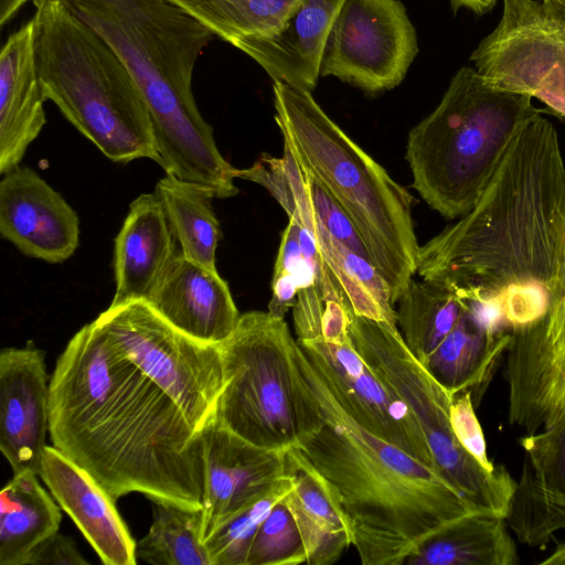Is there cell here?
Returning a JSON list of instances; mask_svg holds the SVG:
<instances>
[{"label": "cell", "mask_w": 565, "mask_h": 565, "mask_svg": "<svg viewBox=\"0 0 565 565\" xmlns=\"http://www.w3.org/2000/svg\"><path fill=\"white\" fill-rule=\"evenodd\" d=\"M49 434L115 501L140 492L202 508V433L95 320L56 361Z\"/></svg>", "instance_id": "obj_1"}, {"label": "cell", "mask_w": 565, "mask_h": 565, "mask_svg": "<svg viewBox=\"0 0 565 565\" xmlns=\"http://www.w3.org/2000/svg\"><path fill=\"white\" fill-rule=\"evenodd\" d=\"M296 365L323 422L297 447L334 490L364 565H404L428 534L475 511L441 476L355 422L300 348Z\"/></svg>", "instance_id": "obj_2"}, {"label": "cell", "mask_w": 565, "mask_h": 565, "mask_svg": "<svg viewBox=\"0 0 565 565\" xmlns=\"http://www.w3.org/2000/svg\"><path fill=\"white\" fill-rule=\"evenodd\" d=\"M121 60L138 86L167 174L238 193L235 168L218 151L192 92L194 66L215 34L169 0H61Z\"/></svg>", "instance_id": "obj_3"}, {"label": "cell", "mask_w": 565, "mask_h": 565, "mask_svg": "<svg viewBox=\"0 0 565 565\" xmlns=\"http://www.w3.org/2000/svg\"><path fill=\"white\" fill-rule=\"evenodd\" d=\"M273 93L284 146L350 217L394 306L417 273L413 195L323 111L311 92L274 81Z\"/></svg>", "instance_id": "obj_4"}, {"label": "cell", "mask_w": 565, "mask_h": 565, "mask_svg": "<svg viewBox=\"0 0 565 565\" xmlns=\"http://www.w3.org/2000/svg\"><path fill=\"white\" fill-rule=\"evenodd\" d=\"M46 100L114 162L160 157L146 102L118 55L61 0H32Z\"/></svg>", "instance_id": "obj_5"}, {"label": "cell", "mask_w": 565, "mask_h": 565, "mask_svg": "<svg viewBox=\"0 0 565 565\" xmlns=\"http://www.w3.org/2000/svg\"><path fill=\"white\" fill-rule=\"evenodd\" d=\"M539 114L531 96L498 88L475 68L460 67L438 106L408 134L412 186L443 217H461L479 200L512 138Z\"/></svg>", "instance_id": "obj_6"}, {"label": "cell", "mask_w": 565, "mask_h": 565, "mask_svg": "<svg viewBox=\"0 0 565 565\" xmlns=\"http://www.w3.org/2000/svg\"><path fill=\"white\" fill-rule=\"evenodd\" d=\"M296 339L284 318L268 311L241 315L221 344L224 385L214 419L270 449L287 450L317 430L323 417L295 359Z\"/></svg>", "instance_id": "obj_7"}, {"label": "cell", "mask_w": 565, "mask_h": 565, "mask_svg": "<svg viewBox=\"0 0 565 565\" xmlns=\"http://www.w3.org/2000/svg\"><path fill=\"white\" fill-rule=\"evenodd\" d=\"M348 333L369 367L415 415L441 478L473 509L507 516L518 481L504 466L483 468L457 440L449 419L452 396L414 358L398 328L352 312Z\"/></svg>", "instance_id": "obj_8"}, {"label": "cell", "mask_w": 565, "mask_h": 565, "mask_svg": "<svg viewBox=\"0 0 565 565\" xmlns=\"http://www.w3.org/2000/svg\"><path fill=\"white\" fill-rule=\"evenodd\" d=\"M95 321L202 433L224 385L220 347L180 332L145 300L109 306Z\"/></svg>", "instance_id": "obj_9"}, {"label": "cell", "mask_w": 565, "mask_h": 565, "mask_svg": "<svg viewBox=\"0 0 565 565\" xmlns=\"http://www.w3.org/2000/svg\"><path fill=\"white\" fill-rule=\"evenodd\" d=\"M493 86L541 100L565 119V11L541 0H503L495 29L470 55Z\"/></svg>", "instance_id": "obj_10"}, {"label": "cell", "mask_w": 565, "mask_h": 565, "mask_svg": "<svg viewBox=\"0 0 565 565\" xmlns=\"http://www.w3.org/2000/svg\"><path fill=\"white\" fill-rule=\"evenodd\" d=\"M417 53L416 30L399 0H344L326 41L320 77L376 95L404 81Z\"/></svg>", "instance_id": "obj_11"}, {"label": "cell", "mask_w": 565, "mask_h": 565, "mask_svg": "<svg viewBox=\"0 0 565 565\" xmlns=\"http://www.w3.org/2000/svg\"><path fill=\"white\" fill-rule=\"evenodd\" d=\"M234 175L264 186L289 218L308 230L355 315L397 327L385 280L372 260L335 238L317 217L306 191L303 170L287 147L280 158L264 152L249 168L236 169Z\"/></svg>", "instance_id": "obj_12"}, {"label": "cell", "mask_w": 565, "mask_h": 565, "mask_svg": "<svg viewBox=\"0 0 565 565\" xmlns=\"http://www.w3.org/2000/svg\"><path fill=\"white\" fill-rule=\"evenodd\" d=\"M508 420L526 434L565 420V284L542 319L510 331Z\"/></svg>", "instance_id": "obj_13"}, {"label": "cell", "mask_w": 565, "mask_h": 565, "mask_svg": "<svg viewBox=\"0 0 565 565\" xmlns=\"http://www.w3.org/2000/svg\"><path fill=\"white\" fill-rule=\"evenodd\" d=\"M341 406L363 428L435 470L430 448L411 408L379 379L350 338L296 339Z\"/></svg>", "instance_id": "obj_14"}, {"label": "cell", "mask_w": 565, "mask_h": 565, "mask_svg": "<svg viewBox=\"0 0 565 565\" xmlns=\"http://www.w3.org/2000/svg\"><path fill=\"white\" fill-rule=\"evenodd\" d=\"M201 540L265 497L286 476V451L250 444L212 419L202 430Z\"/></svg>", "instance_id": "obj_15"}, {"label": "cell", "mask_w": 565, "mask_h": 565, "mask_svg": "<svg viewBox=\"0 0 565 565\" xmlns=\"http://www.w3.org/2000/svg\"><path fill=\"white\" fill-rule=\"evenodd\" d=\"M0 233L24 255L57 264L78 247L79 218L33 169L18 166L0 182Z\"/></svg>", "instance_id": "obj_16"}, {"label": "cell", "mask_w": 565, "mask_h": 565, "mask_svg": "<svg viewBox=\"0 0 565 565\" xmlns=\"http://www.w3.org/2000/svg\"><path fill=\"white\" fill-rule=\"evenodd\" d=\"M50 380L34 347L0 352V449L13 475H39L50 427Z\"/></svg>", "instance_id": "obj_17"}, {"label": "cell", "mask_w": 565, "mask_h": 565, "mask_svg": "<svg viewBox=\"0 0 565 565\" xmlns=\"http://www.w3.org/2000/svg\"><path fill=\"white\" fill-rule=\"evenodd\" d=\"M39 477L103 564L137 563L136 542L116 509V501L88 473L54 446H46Z\"/></svg>", "instance_id": "obj_18"}, {"label": "cell", "mask_w": 565, "mask_h": 565, "mask_svg": "<svg viewBox=\"0 0 565 565\" xmlns=\"http://www.w3.org/2000/svg\"><path fill=\"white\" fill-rule=\"evenodd\" d=\"M146 302L177 330L207 344L225 341L241 317L217 270L189 260L181 250Z\"/></svg>", "instance_id": "obj_19"}, {"label": "cell", "mask_w": 565, "mask_h": 565, "mask_svg": "<svg viewBox=\"0 0 565 565\" xmlns=\"http://www.w3.org/2000/svg\"><path fill=\"white\" fill-rule=\"evenodd\" d=\"M343 1L300 0L273 34L239 39L232 45L252 57L273 82L312 93L328 34Z\"/></svg>", "instance_id": "obj_20"}, {"label": "cell", "mask_w": 565, "mask_h": 565, "mask_svg": "<svg viewBox=\"0 0 565 565\" xmlns=\"http://www.w3.org/2000/svg\"><path fill=\"white\" fill-rule=\"evenodd\" d=\"M36 63L35 19L13 32L0 52V173L21 162L46 122Z\"/></svg>", "instance_id": "obj_21"}, {"label": "cell", "mask_w": 565, "mask_h": 565, "mask_svg": "<svg viewBox=\"0 0 565 565\" xmlns=\"http://www.w3.org/2000/svg\"><path fill=\"white\" fill-rule=\"evenodd\" d=\"M175 243L162 203L154 192L132 201L115 239L116 290L110 306L147 301L178 253Z\"/></svg>", "instance_id": "obj_22"}, {"label": "cell", "mask_w": 565, "mask_h": 565, "mask_svg": "<svg viewBox=\"0 0 565 565\" xmlns=\"http://www.w3.org/2000/svg\"><path fill=\"white\" fill-rule=\"evenodd\" d=\"M286 473L292 478L294 487L285 495V501L301 534L307 552L306 564L335 563L352 545L353 537L334 490L297 446L286 451Z\"/></svg>", "instance_id": "obj_23"}, {"label": "cell", "mask_w": 565, "mask_h": 565, "mask_svg": "<svg viewBox=\"0 0 565 565\" xmlns=\"http://www.w3.org/2000/svg\"><path fill=\"white\" fill-rule=\"evenodd\" d=\"M510 338V332L487 331L466 305L457 324L423 366L452 397L469 391L477 407L505 355Z\"/></svg>", "instance_id": "obj_24"}, {"label": "cell", "mask_w": 565, "mask_h": 565, "mask_svg": "<svg viewBox=\"0 0 565 565\" xmlns=\"http://www.w3.org/2000/svg\"><path fill=\"white\" fill-rule=\"evenodd\" d=\"M519 556L507 519L475 510L452 519L422 540L404 565H516Z\"/></svg>", "instance_id": "obj_25"}, {"label": "cell", "mask_w": 565, "mask_h": 565, "mask_svg": "<svg viewBox=\"0 0 565 565\" xmlns=\"http://www.w3.org/2000/svg\"><path fill=\"white\" fill-rule=\"evenodd\" d=\"M38 477L33 471L13 475L1 490L0 565H28L35 547L60 529L61 507Z\"/></svg>", "instance_id": "obj_26"}, {"label": "cell", "mask_w": 565, "mask_h": 565, "mask_svg": "<svg viewBox=\"0 0 565 565\" xmlns=\"http://www.w3.org/2000/svg\"><path fill=\"white\" fill-rule=\"evenodd\" d=\"M154 193L162 203L184 257L216 270L215 254L221 227L212 209L213 191L203 184L166 174L158 181Z\"/></svg>", "instance_id": "obj_27"}, {"label": "cell", "mask_w": 565, "mask_h": 565, "mask_svg": "<svg viewBox=\"0 0 565 565\" xmlns=\"http://www.w3.org/2000/svg\"><path fill=\"white\" fill-rule=\"evenodd\" d=\"M401 335L423 365L460 319L465 300L451 288L422 279H411L395 303Z\"/></svg>", "instance_id": "obj_28"}, {"label": "cell", "mask_w": 565, "mask_h": 565, "mask_svg": "<svg viewBox=\"0 0 565 565\" xmlns=\"http://www.w3.org/2000/svg\"><path fill=\"white\" fill-rule=\"evenodd\" d=\"M153 521L136 543V557L152 565H212L201 540L202 510L150 499Z\"/></svg>", "instance_id": "obj_29"}, {"label": "cell", "mask_w": 565, "mask_h": 565, "mask_svg": "<svg viewBox=\"0 0 565 565\" xmlns=\"http://www.w3.org/2000/svg\"><path fill=\"white\" fill-rule=\"evenodd\" d=\"M209 28L217 38L233 42L276 32L300 0H169Z\"/></svg>", "instance_id": "obj_30"}, {"label": "cell", "mask_w": 565, "mask_h": 565, "mask_svg": "<svg viewBox=\"0 0 565 565\" xmlns=\"http://www.w3.org/2000/svg\"><path fill=\"white\" fill-rule=\"evenodd\" d=\"M292 487V478L286 473L259 501L217 527L203 542L212 565H246L258 526L273 505L282 499Z\"/></svg>", "instance_id": "obj_31"}, {"label": "cell", "mask_w": 565, "mask_h": 565, "mask_svg": "<svg viewBox=\"0 0 565 565\" xmlns=\"http://www.w3.org/2000/svg\"><path fill=\"white\" fill-rule=\"evenodd\" d=\"M307 552L285 497L277 501L254 536L246 565H299Z\"/></svg>", "instance_id": "obj_32"}, {"label": "cell", "mask_w": 565, "mask_h": 565, "mask_svg": "<svg viewBox=\"0 0 565 565\" xmlns=\"http://www.w3.org/2000/svg\"><path fill=\"white\" fill-rule=\"evenodd\" d=\"M525 468L547 489L565 494V420L520 439Z\"/></svg>", "instance_id": "obj_33"}, {"label": "cell", "mask_w": 565, "mask_h": 565, "mask_svg": "<svg viewBox=\"0 0 565 565\" xmlns=\"http://www.w3.org/2000/svg\"><path fill=\"white\" fill-rule=\"evenodd\" d=\"M303 265L297 224L289 218L281 234L274 267L273 295L268 303V312L271 316L284 318L289 308L294 307L301 285Z\"/></svg>", "instance_id": "obj_34"}, {"label": "cell", "mask_w": 565, "mask_h": 565, "mask_svg": "<svg viewBox=\"0 0 565 565\" xmlns=\"http://www.w3.org/2000/svg\"><path fill=\"white\" fill-rule=\"evenodd\" d=\"M475 408L469 391L455 394L449 414L451 429L461 446L470 452L483 468L493 471L497 466L493 465L488 457L486 439Z\"/></svg>", "instance_id": "obj_35"}, {"label": "cell", "mask_w": 565, "mask_h": 565, "mask_svg": "<svg viewBox=\"0 0 565 565\" xmlns=\"http://www.w3.org/2000/svg\"><path fill=\"white\" fill-rule=\"evenodd\" d=\"M74 541L58 531L32 552L28 565H87Z\"/></svg>", "instance_id": "obj_36"}, {"label": "cell", "mask_w": 565, "mask_h": 565, "mask_svg": "<svg viewBox=\"0 0 565 565\" xmlns=\"http://www.w3.org/2000/svg\"><path fill=\"white\" fill-rule=\"evenodd\" d=\"M454 13L460 9H467L477 15L490 12L497 4L498 0H449Z\"/></svg>", "instance_id": "obj_37"}, {"label": "cell", "mask_w": 565, "mask_h": 565, "mask_svg": "<svg viewBox=\"0 0 565 565\" xmlns=\"http://www.w3.org/2000/svg\"><path fill=\"white\" fill-rule=\"evenodd\" d=\"M28 0H0V26H4Z\"/></svg>", "instance_id": "obj_38"}, {"label": "cell", "mask_w": 565, "mask_h": 565, "mask_svg": "<svg viewBox=\"0 0 565 565\" xmlns=\"http://www.w3.org/2000/svg\"><path fill=\"white\" fill-rule=\"evenodd\" d=\"M541 565H565V542L559 544L555 551L545 559L540 562Z\"/></svg>", "instance_id": "obj_39"}, {"label": "cell", "mask_w": 565, "mask_h": 565, "mask_svg": "<svg viewBox=\"0 0 565 565\" xmlns=\"http://www.w3.org/2000/svg\"><path fill=\"white\" fill-rule=\"evenodd\" d=\"M541 1L555 4L565 11V0H541Z\"/></svg>", "instance_id": "obj_40"}]
</instances>
